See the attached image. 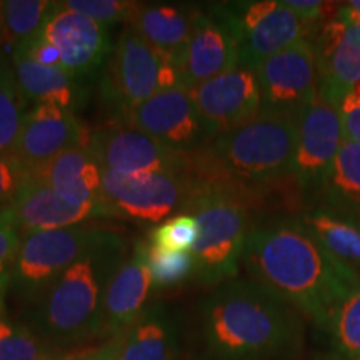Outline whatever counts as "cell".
<instances>
[{
	"mask_svg": "<svg viewBox=\"0 0 360 360\" xmlns=\"http://www.w3.org/2000/svg\"><path fill=\"white\" fill-rule=\"evenodd\" d=\"M242 264L252 281L272 289L323 332L360 282L359 270L327 250L299 217L252 224Z\"/></svg>",
	"mask_w": 360,
	"mask_h": 360,
	"instance_id": "cell-1",
	"label": "cell"
},
{
	"mask_svg": "<svg viewBox=\"0 0 360 360\" xmlns=\"http://www.w3.org/2000/svg\"><path fill=\"white\" fill-rule=\"evenodd\" d=\"M304 339L302 315L252 278L214 287L192 314L195 360H294L302 352Z\"/></svg>",
	"mask_w": 360,
	"mask_h": 360,
	"instance_id": "cell-2",
	"label": "cell"
},
{
	"mask_svg": "<svg viewBox=\"0 0 360 360\" xmlns=\"http://www.w3.org/2000/svg\"><path fill=\"white\" fill-rule=\"evenodd\" d=\"M300 115L260 114L240 127L220 134L197 150L192 177L224 191L247 205L292 186Z\"/></svg>",
	"mask_w": 360,
	"mask_h": 360,
	"instance_id": "cell-3",
	"label": "cell"
},
{
	"mask_svg": "<svg viewBox=\"0 0 360 360\" xmlns=\"http://www.w3.org/2000/svg\"><path fill=\"white\" fill-rule=\"evenodd\" d=\"M130 247L127 237L105 227L96 244L32 304L30 330L49 349H74L102 339L107 287Z\"/></svg>",
	"mask_w": 360,
	"mask_h": 360,
	"instance_id": "cell-4",
	"label": "cell"
},
{
	"mask_svg": "<svg viewBox=\"0 0 360 360\" xmlns=\"http://www.w3.org/2000/svg\"><path fill=\"white\" fill-rule=\"evenodd\" d=\"M249 209L245 202L231 193L197 182L195 193L184 214H191L199 224L192 254L195 278L200 283L217 287L237 278L252 227Z\"/></svg>",
	"mask_w": 360,
	"mask_h": 360,
	"instance_id": "cell-5",
	"label": "cell"
},
{
	"mask_svg": "<svg viewBox=\"0 0 360 360\" xmlns=\"http://www.w3.org/2000/svg\"><path fill=\"white\" fill-rule=\"evenodd\" d=\"M175 87H182L179 67L154 51L132 27H125L101 80V98L114 112L115 122H125L141 103Z\"/></svg>",
	"mask_w": 360,
	"mask_h": 360,
	"instance_id": "cell-6",
	"label": "cell"
},
{
	"mask_svg": "<svg viewBox=\"0 0 360 360\" xmlns=\"http://www.w3.org/2000/svg\"><path fill=\"white\" fill-rule=\"evenodd\" d=\"M209 8L232 30L238 45V67L254 72L283 49L310 39L315 30L278 0L210 4Z\"/></svg>",
	"mask_w": 360,
	"mask_h": 360,
	"instance_id": "cell-7",
	"label": "cell"
},
{
	"mask_svg": "<svg viewBox=\"0 0 360 360\" xmlns=\"http://www.w3.org/2000/svg\"><path fill=\"white\" fill-rule=\"evenodd\" d=\"M191 174H117L102 170V202L109 217L159 225L186 212L195 193Z\"/></svg>",
	"mask_w": 360,
	"mask_h": 360,
	"instance_id": "cell-8",
	"label": "cell"
},
{
	"mask_svg": "<svg viewBox=\"0 0 360 360\" xmlns=\"http://www.w3.org/2000/svg\"><path fill=\"white\" fill-rule=\"evenodd\" d=\"M103 231L105 227L102 225H77L22 233L11 289L22 300L35 304L80 255L96 244Z\"/></svg>",
	"mask_w": 360,
	"mask_h": 360,
	"instance_id": "cell-9",
	"label": "cell"
},
{
	"mask_svg": "<svg viewBox=\"0 0 360 360\" xmlns=\"http://www.w3.org/2000/svg\"><path fill=\"white\" fill-rule=\"evenodd\" d=\"M342 143L344 130L339 109L317 92L300 114L292 165V187L305 202L317 205L323 187L334 172Z\"/></svg>",
	"mask_w": 360,
	"mask_h": 360,
	"instance_id": "cell-10",
	"label": "cell"
},
{
	"mask_svg": "<svg viewBox=\"0 0 360 360\" xmlns=\"http://www.w3.org/2000/svg\"><path fill=\"white\" fill-rule=\"evenodd\" d=\"M87 150L102 170L117 174H192L193 157L122 122L90 130Z\"/></svg>",
	"mask_w": 360,
	"mask_h": 360,
	"instance_id": "cell-11",
	"label": "cell"
},
{
	"mask_svg": "<svg viewBox=\"0 0 360 360\" xmlns=\"http://www.w3.org/2000/svg\"><path fill=\"white\" fill-rule=\"evenodd\" d=\"M262 114L300 115L319 92V57L312 39L292 44L255 70Z\"/></svg>",
	"mask_w": 360,
	"mask_h": 360,
	"instance_id": "cell-12",
	"label": "cell"
},
{
	"mask_svg": "<svg viewBox=\"0 0 360 360\" xmlns=\"http://www.w3.org/2000/svg\"><path fill=\"white\" fill-rule=\"evenodd\" d=\"M122 124L135 127L165 146L186 154H195L212 141L197 110L191 90H162L135 109Z\"/></svg>",
	"mask_w": 360,
	"mask_h": 360,
	"instance_id": "cell-13",
	"label": "cell"
},
{
	"mask_svg": "<svg viewBox=\"0 0 360 360\" xmlns=\"http://www.w3.org/2000/svg\"><path fill=\"white\" fill-rule=\"evenodd\" d=\"M40 37L56 49L60 65L80 82L92 77L114 49L107 27L72 11L64 2H56Z\"/></svg>",
	"mask_w": 360,
	"mask_h": 360,
	"instance_id": "cell-14",
	"label": "cell"
},
{
	"mask_svg": "<svg viewBox=\"0 0 360 360\" xmlns=\"http://www.w3.org/2000/svg\"><path fill=\"white\" fill-rule=\"evenodd\" d=\"M191 96L212 139L250 122L262 109L257 74L244 67L207 80Z\"/></svg>",
	"mask_w": 360,
	"mask_h": 360,
	"instance_id": "cell-15",
	"label": "cell"
},
{
	"mask_svg": "<svg viewBox=\"0 0 360 360\" xmlns=\"http://www.w3.org/2000/svg\"><path fill=\"white\" fill-rule=\"evenodd\" d=\"M90 130L77 112L53 103H40L27 110L13 154L30 170L42 167L72 148L87 147Z\"/></svg>",
	"mask_w": 360,
	"mask_h": 360,
	"instance_id": "cell-16",
	"label": "cell"
},
{
	"mask_svg": "<svg viewBox=\"0 0 360 360\" xmlns=\"http://www.w3.org/2000/svg\"><path fill=\"white\" fill-rule=\"evenodd\" d=\"M147 249L148 242L137 238L110 278L103 299L102 339L110 340L148 307L147 302L155 287L147 262Z\"/></svg>",
	"mask_w": 360,
	"mask_h": 360,
	"instance_id": "cell-17",
	"label": "cell"
},
{
	"mask_svg": "<svg viewBox=\"0 0 360 360\" xmlns=\"http://www.w3.org/2000/svg\"><path fill=\"white\" fill-rule=\"evenodd\" d=\"M237 67L238 45L232 30L209 7L200 8L180 65L182 87L192 90Z\"/></svg>",
	"mask_w": 360,
	"mask_h": 360,
	"instance_id": "cell-18",
	"label": "cell"
},
{
	"mask_svg": "<svg viewBox=\"0 0 360 360\" xmlns=\"http://www.w3.org/2000/svg\"><path fill=\"white\" fill-rule=\"evenodd\" d=\"M11 209L15 214L22 233L58 231L84 225V222L92 219H110L103 202L94 205H75L34 177H30L22 187Z\"/></svg>",
	"mask_w": 360,
	"mask_h": 360,
	"instance_id": "cell-19",
	"label": "cell"
},
{
	"mask_svg": "<svg viewBox=\"0 0 360 360\" xmlns=\"http://www.w3.org/2000/svg\"><path fill=\"white\" fill-rule=\"evenodd\" d=\"M199 11L187 4L141 2L129 27L180 69Z\"/></svg>",
	"mask_w": 360,
	"mask_h": 360,
	"instance_id": "cell-20",
	"label": "cell"
},
{
	"mask_svg": "<svg viewBox=\"0 0 360 360\" xmlns=\"http://www.w3.org/2000/svg\"><path fill=\"white\" fill-rule=\"evenodd\" d=\"M109 342L115 360H177L179 326L167 307L152 304Z\"/></svg>",
	"mask_w": 360,
	"mask_h": 360,
	"instance_id": "cell-21",
	"label": "cell"
},
{
	"mask_svg": "<svg viewBox=\"0 0 360 360\" xmlns=\"http://www.w3.org/2000/svg\"><path fill=\"white\" fill-rule=\"evenodd\" d=\"M32 177L75 205L102 202V169L85 147L64 152L32 170Z\"/></svg>",
	"mask_w": 360,
	"mask_h": 360,
	"instance_id": "cell-22",
	"label": "cell"
},
{
	"mask_svg": "<svg viewBox=\"0 0 360 360\" xmlns=\"http://www.w3.org/2000/svg\"><path fill=\"white\" fill-rule=\"evenodd\" d=\"M11 58L22 96L32 107L53 103L62 109L77 112L85 102L84 84L72 77L64 67L39 64L25 53L13 51Z\"/></svg>",
	"mask_w": 360,
	"mask_h": 360,
	"instance_id": "cell-23",
	"label": "cell"
},
{
	"mask_svg": "<svg viewBox=\"0 0 360 360\" xmlns=\"http://www.w3.org/2000/svg\"><path fill=\"white\" fill-rule=\"evenodd\" d=\"M319 94L337 107L360 82V25L345 27L340 42L319 58Z\"/></svg>",
	"mask_w": 360,
	"mask_h": 360,
	"instance_id": "cell-24",
	"label": "cell"
},
{
	"mask_svg": "<svg viewBox=\"0 0 360 360\" xmlns=\"http://www.w3.org/2000/svg\"><path fill=\"white\" fill-rule=\"evenodd\" d=\"M315 207L347 215L360 222V146L344 139L334 172Z\"/></svg>",
	"mask_w": 360,
	"mask_h": 360,
	"instance_id": "cell-25",
	"label": "cell"
},
{
	"mask_svg": "<svg viewBox=\"0 0 360 360\" xmlns=\"http://www.w3.org/2000/svg\"><path fill=\"white\" fill-rule=\"evenodd\" d=\"M310 232L345 264L360 267V222L347 215H340L323 207L299 215Z\"/></svg>",
	"mask_w": 360,
	"mask_h": 360,
	"instance_id": "cell-26",
	"label": "cell"
},
{
	"mask_svg": "<svg viewBox=\"0 0 360 360\" xmlns=\"http://www.w3.org/2000/svg\"><path fill=\"white\" fill-rule=\"evenodd\" d=\"M27 107L17 84L12 58L0 51V154H13Z\"/></svg>",
	"mask_w": 360,
	"mask_h": 360,
	"instance_id": "cell-27",
	"label": "cell"
},
{
	"mask_svg": "<svg viewBox=\"0 0 360 360\" xmlns=\"http://www.w3.org/2000/svg\"><path fill=\"white\" fill-rule=\"evenodd\" d=\"M56 2L47 0H7L4 2L7 42L11 47L37 39Z\"/></svg>",
	"mask_w": 360,
	"mask_h": 360,
	"instance_id": "cell-28",
	"label": "cell"
},
{
	"mask_svg": "<svg viewBox=\"0 0 360 360\" xmlns=\"http://www.w3.org/2000/svg\"><path fill=\"white\" fill-rule=\"evenodd\" d=\"M327 332L340 359L360 360V282L332 315Z\"/></svg>",
	"mask_w": 360,
	"mask_h": 360,
	"instance_id": "cell-29",
	"label": "cell"
},
{
	"mask_svg": "<svg viewBox=\"0 0 360 360\" xmlns=\"http://www.w3.org/2000/svg\"><path fill=\"white\" fill-rule=\"evenodd\" d=\"M147 262L155 289H172L191 277L195 278V257L192 250L159 249L148 244Z\"/></svg>",
	"mask_w": 360,
	"mask_h": 360,
	"instance_id": "cell-30",
	"label": "cell"
},
{
	"mask_svg": "<svg viewBox=\"0 0 360 360\" xmlns=\"http://www.w3.org/2000/svg\"><path fill=\"white\" fill-rule=\"evenodd\" d=\"M52 355L30 328L4 315V305H0V360H49Z\"/></svg>",
	"mask_w": 360,
	"mask_h": 360,
	"instance_id": "cell-31",
	"label": "cell"
},
{
	"mask_svg": "<svg viewBox=\"0 0 360 360\" xmlns=\"http://www.w3.org/2000/svg\"><path fill=\"white\" fill-rule=\"evenodd\" d=\"M199 237V224L191 214H179L148 232V244L159 249L192 250Z\"/></svg>",
	"mask_w": 360,
	"mask_h": 360,
	"instance_id": "cell-32",
	"label": "cell"
},
{
	"mask_svg": "<svg viewBox=\"0 0 360 360\" xmlns=\"http://www.w3.org/2000/svg\"><path fill=\"white\" fill-rule=\"evenodd\" d=\"M22 242V231L17 222L15 214L8 209H0V305H4L11 278L19 254Z\"/></svg>",
	"mask_w": 360,
	"mask_h": 360,
	"instance_id": "cell-33",
	"label": "cell"
},
{
	"mask_svg": "<svg viewBox=\"0 0 360 360\" xmlns=\"http://www.w3.org/2000/svg\"><path fill=\"white\" fill-rule=\"evenodd\" d=\"M72 11L82 13L97 24L109 29L115 24H130L139 4L132 0H67L64 2Z\"/></svg>",
	"mask_w": 360,
	"mask_h": 360,
	"instance_id": "cell-34",
	"label": "cell"
},
{
	"mask_svg": "<svg viewBox=\"0 0 360 360\" xmlns=\"http://www.w3.org/2000/svg\"><path fill=\"white\" fill-rule=\"evenodd\" d=\"M30 177L32 170L15 154H0V209L12 207Z\"/></svg>",
	"mask_w": 360,
	"mask_h": 360,
	"instance_id": "cell-35",
	"label": "cell"
},
{
	"mask_svg": "<svg viewBox=\"0 0 360 360\" xmlns=\"http://www.w3.org/2000/svg\"><path fill=\"white\" fill-rule=\"evenodd\" d=\"M285 7H289L292 12L309 24L314 29H319V25L323 24L327 12L330 11V4L319 2V0H282Z\"/></svg>",
	"mask_w": 360,
	"mask_h": 360,
	"instance_id": "cell-36",
	"label": "cell"
},
{
	"mask_svg": "<svg viewBox=\"0 0 360 360\" xmlns=\"http://www.w3.org/2000/svg\"><path fill=\"white\" fill-rule=\"evenodd\" d=\"M344 139L360 146V98L349 94L339 105Z\"/></svg>",
	"mask_w": 360,
	"mask_h": 360,
	"instance_id": "cell-37",
	"label": "cell"
},
{
	"mask_svg": "<svg viewBox=\"0 0 360 360\" xmlns=\"http://www.w3.org/2000/svg\"><path fill=\"white\" fill-rule=\"evenodd\" d=\"M49 360H115L114 352H112L110 342L107 340L105 344L97 345V347H85L74 350V352H67L62 355H52Z\"/></svg>",
	"mask_w": 360,
	"mask_h": 360,
	"instance_id": "cell-38",
	"label": "cell"
},
{
	"mask_svg": "<svg viewBox=\"0 0 360 360\" xmlns=\"http://www.w3.org/2000/svg\"><path fill=\"white\" fill-rule=\"evenodd\" d=\"M335 19L350 25H360V0L340 4V7L335 12Z\"/></svg>",
	"mask_w": 360,
	"mask_h": 360,
	"instance_id": "cell-39",
	"label": "cell"
},
{
	"mask_svg": "<svg viewBox=\"0 0 360 360\" xmlns=\"http://www.w3.org/2000/svg\"><path fill=\"white\" fill-rule=\"evenodd\" d=\"M7 42L6 20H4V2H0V47Z\"/></svg>",
	"mask_w": 360,
	"mask_h": 360,
	"instance_id": "cell-40",
	"label": "cell"
}]
</instances>
